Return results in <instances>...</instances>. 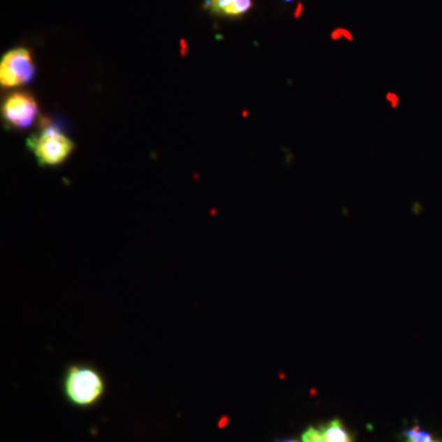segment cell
<instances>
[{
	"label": "cell",
	"instance_id": "1",
	"mask_svg": "<svg viewBox=\"0 0 442 442\" xmlns=\"http://www.w3.org/2000/svg\"><path fill=\"white\" fill-rule=\"evenodd\" d=\"M63 388L68 401L74 406L90 407L101 399L105 381L91 366L71 365L66 369Z\"/></svg>",
	"mask_w": 442,
	"mask_h": 442
},
{
	"label": "cell",
	"instance_id": "2",
	"mask_svg": "<svg viewBox=\"0 0 442 442\" xmlns=\"http://www.w3.org/2000/svg\"><path fill=\"white\" fill-rule=\"evenodd\" d=\"M26 142L41 166H59L74 150L73 140L48 121H42L41 131Z\"/></svg>",
	"mask_w": 442,
	"mask_h": 442
},
{
	"label": "cell",
	"instance_id": "3",
	"mask_svg": "<svg viewBox=\"0 0 442 442\" xmlns=\"http://www.w3.org/2000/svg\"><path fill=\"white\" fill-rule=\"evenodd\" d=\"M36 69L32 57L26 48H15L6 53L0 61V84L3 87H19L34 80Z\"/></svg>",
	"mask_w": 442,
	"mask_h": 442
},
{
	"label": "cell",
	"instance_id": "4",
	"mask_svg": "<svg viewBox=\"0 0 442 442\" xmlns=\"http://www.w3.org/2000/svg\"><path fill=\"white\" fill-rule=\"evenodd\" d=\"M1 116L6 127L26 129L35 123L38 116V105L30 94L14 92L3 103Z\"/></svg>",
	"mask_w": 442,
	"mask_h": 442
},
{
	"label": "cell",
	"instance_id": "5",
	"mask_svg": "<svg viewBox=\"0 0 442 442\" xmlns=\"http://www.w3.org/2000/svg\"><path fill=\"white\" fill-rule=\"evenodd\" d=\"M252 0H207V6L216 15L236 17L252 8Z\"/></svg>",
	"mask_w": 442,
	"mask_h": 442
},
{
	"label": "cell",
	"instance_id": "6",
	"mask_svg": "<svg viewBox=\"0 0 442 442\" xmlns=\"http://www.w3.org/2000/svg\"><path fill=\"white\" fill-rule=\"evenodd\" d=\"M320 429L323 432L325 442H353V437L346 432V427L339 419H334Z\"/></svg>",
	"mask_w": 442,
	"mask_h": 442
},
{
	"label": "cell",
	"instance_id": "7",
	"mask_svg": "<svg viewBox=\"0 0 442 442\" xmlns=\"http://www.w3.org/2000/svg\"><path fill=\"white\" fill-rule=\"evenodd\" d=\"M404 436L407 437L409 442H432V435L429 432H422L419 427L406 430Z\"/></svg>",
	"mask_w": 442,
	"mask_h": 442
},
{
	"label": "cell",
	"instance_id": "8",
	"mask_svg": "<svg viewBox=\"0 0 442 442\" xmlns=\"http://www.w3.org/2000/svg\"><path fill=\"white\" fill-rule=\"evenodd\" d=\"M302 442H323L325 441V436H323V432L321 429H316V427H310L302 434Z\"/></svg>",
	"mask_w": 442,
	"mask_h": 442
},
{
	"label": "cell",
	"instance_id": "9",
	"mask_svg": "<svg viewBox=\"0 0 442 442\" xmlns=\"http://www.w3.org/2000/svg\"><path fill=\"white\" fill-rule=\"evenodd\" d=\"M283 442H297V441H290L289 440V441H283Z\"/></svg>",
	"mask_w": 442,
	"mask_h": 442
},
{
	"label": "cell",
	"instance_id": "10",
	"mask_svg": "<svg viewBox=\"0 0 442 442\" xmlns=\"http://www.w3.org/2000/svg\"><path fill=\"white\" fill-rule=\"evenodd\" d=\"M285 1H291V0H285Z\"/></svg>",
	"mask_w": 442,
	"mask_h": 442
},
{
	"label": "cell",
	"instance_id": "11",
	"mask_svg": "<svg viewBox=\"0 0 442 442\" xmlns=\"http://www.w3.org/2000/svg\"><path fill=\"white\" fill-rule=\"evenodd\" d=\"M432 442H440V441H432Z\"/></svg>",
	"mask_w": 442,
	"mask_h": 442
},
{
	"label": "cell",
	"instance_id": "12",
	"mask_svg": "<svg viewBox=\"0 0 442 442\" xmlns=\"http://www.w3.org/2000/svg\"><path fill=\"white\" fill-rule=\"evenodd\" d=\"M406 442H409V441H408V440H407V441H406Z\"/></svg>",
	"mask_w": 442,
	"mask_h": 442
},
{
	"label": "cell",
	"instance_id": "13",
	"mask_svg": "<svg viewBox=\"0 0 442 442\" xmlns=\"http://www.w3.org/2000/svg\"><path fill=\"white\" fill-rule=\"evenodd\" d=\"M323 442H325V441H323Z\"/></svg>",
	"mask_w": 442,
	"mask_h": 442
}]
</instances>
